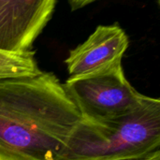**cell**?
Returning a JSON list of instances; mask_svg holds the SVG:
<instances>
[{
	"instance_id": "6da1fadb",
	"label": "cell",
	"mask_w": 160,
	"mask_h": 160,
	"mask_svg": "<svg viewBox=\"0 0 160 160\" xmlns=\"http://www.w3.org/2000/svg\"><path fill=\"white\" fill-rule=\"evenodd\" d=\"M81 121L52 72L0 81V160H63Z\"/></svg>"
},
{
	"instance_id": "7a4b0ae2",
	"label": "cell",
	"mask_w": 160,
	"mask_h": 160,
	"mask_svg": "<svg viewBox=\"0 0 160 160\" xmlns=\"http://www.w3.org/2000/svg\"><path fill=\"white\" fill-rule=\"evenodd\" d=\"M160 147V100L148 97L135 112L109 120L82 119L63 160H128L147 157Z\"/></svg>"
},
{
	"instance_id": "3957f363",
	"label": "cell",
	"mask_w": 160,
	"mask_h": 160,
	"mask_svg": "<svg viewBox=\"0 0 160 160\" xmlns=\"http://www.w3.org/2000/svg\"><path fill=\"white\" fill-rule=\"evenodd\" d=\"M64 88L77 107L82 119L109 120L131 113L141 108L148 97L128 82L123 64L82 78H68Z\"/></svg>"
},
{
	"instance_id": "277c9868",
	"label": "cell",
	"mask_w": 160,
	"mask_h": 160,
	"mask_svg": "<svg viewBox=\"0 0 160 160\" xmlns=\"http://www.w3.org/2000/svg\"><path fill=\"white\" fill-rule=\"evenodd\" d=\"M56 4L55 0H0V51L32 52Z\"/></svg>"
},
{
	"instance_id": "5b68a950",
	"label": "cell",
	"mask_w": 160,
	"mask_h": 160,
	"mask_svg": "<svg viewBox=\"0 0 160 160\" xmlns=\"http://www.w3.org/2000/svg\"><path fill=\"white\" fill-rule=\"evenodd\" d=\"M128 46V37L117 22L98 25L66 59L69 78H82L111 69L122 63Z\"/></svg>"
},
{
	"instance_id": "8992f818",
	"label": "cell",
	"mask_w": 160,
	"mask_h": 160,
	"mask_svg": "<svg viewBox=\"0 0 160 160\" xmlns=\"http://www.w3.org/2000/svg\"><path fill=\"white\" fill-rule=\"evenodd\" d=\"M41 71L34 51L25 53H12L0 51V81L36 76Z\"/></svg>"
},
{
	"instance_id": "52a82bcc",
	"label": "cell",
	"mask_w": 160,
	"mask_h": 160,
	"mask_svg": "<svg viewBox=\"0 0 160 160\" xmlns=\"http://www.w3.org/2000/svg\"><path fill=\"white\" fill-rule=\"evenodd\" d=\"M90 3H91V1H70L69 2L70 6L72 8V10L83 8V6H86V5H88Z\"/></svg>"
},
{
	"instance_id": "ba28073f",
	"label": "cell",
	"mask_w": 160,
	"mask_h": 160,
	"mask_svg": "<svg viewBox=\"0 0 160 160\" xmlns=\"http://www.w3.org/2000/svg\"><path fill=\"white\" fill-rule=\"evenodd\" d=\"M128 160H160V150L157 151L147 157L141 158H135V159H128Z\"/></svg>"
}]
</instances>
